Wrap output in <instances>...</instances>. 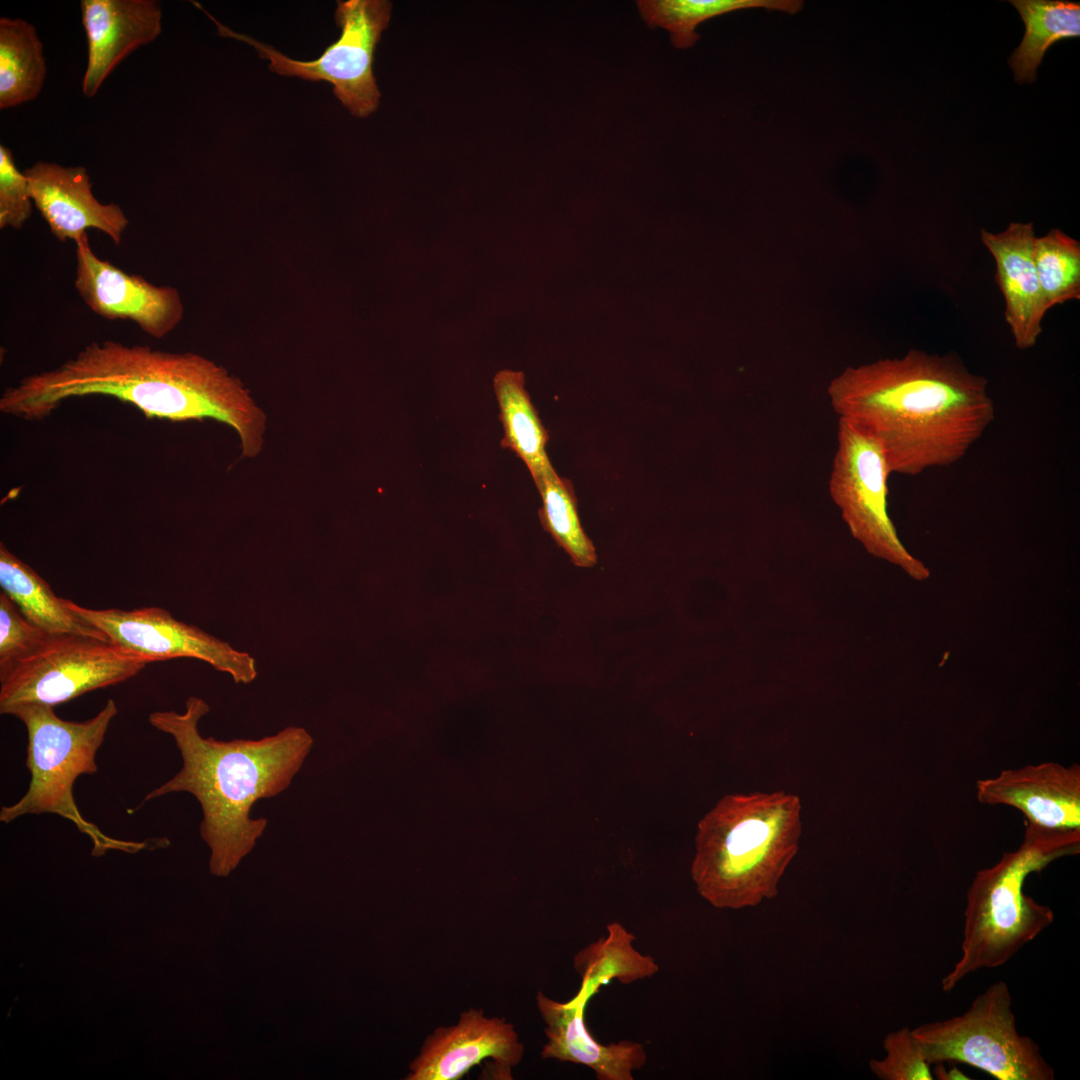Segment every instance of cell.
I'll use <instances>...</instances> for the list:
<instances>
[{"mask_svg":"<svg viewBox=\"0 0 1080 1080\" xmlns=\"http://www.w3.org/2000/svg\"><path fill=\"white\" fill-rule=\"evenodd\" d=\"M209 711L205 700L190 696L183 712L149 714V724L173 738L182 767L147 793L139 807L172 793L193 795L202 810L200 836L210 849V871L227 876L253 850L267 827V819L251 816L252 807L290 786L314 740L298 726L257 740L204 737L199 723Z\"/></svg>","mask_w":1080,"mask_h":1080,"instance_id":"3","label":"cell"},{"mask_svg":"<svg viewBox=\"0 0 1080 1080\" xmlns=\"http://www.w3.org/2000/svg\"><path fill=\"white\" fill-rule=\"evenodd\" d=\"M636 3L647 26L665 29L677 49L695 45L700 38L697 26L710 18L749 8L795 14L804 4L801 0H640Z\"/></svg>","mask_w":1080,"mask_h":1080,"instance_id":"24","label":"cell"},{"mask_svg":"<svg viewBox=\"0 0 1080 1080\" xmlns=\"http://www.w3.org/2000/svg\"><path fill=\"white\" fill-rule=\"evenodd\" d=\"M1036 237L1031 222H1011L998 233L980 231V239L995 262V281L1004 298L1005 321L1020 350L1037 343L1047 313L1033 260Z\"/></svg>","mask_w":1080,"mask_h":1080,"instance_id":"17","label":"cell"},{"mask_svg":"<svg viewBox=\"0 0 1080 1080\" xmlns=\"http://www.w3.org/2000/svg\"><path fill=\"white\" fill-rule=\"evenodd\" d=\"M890 471L880 443L854 423L839 418L829 494L852 536L868 553L924 580L926 566L904 547L888 515Z\"/></svg>","mask_w":1080,"mask_h":1080,"instance_id":"10","label":"cell"},{"mask_svg":"<svg viewBox=\"0 0 1080 1080\" xmlns=\"http://www.w3.org/2000/svg\"><path fill=\"white\" fill-rule=\"evenodd\" d=\"M33 201L24 172H20L11 150L0 145V229L19 230L32 215Z\"/></svg>","mask_w":1080,"mask_h":1080,"instance_id":"28","label":"cell"},{"mask_svg":"<svg viewBox=\"0 0 1080 1080\" xmlns=\"http://www.w3.org/2000/svg\"><path fill=\"white\" fill-rule=\"evenodd\" d=\"M606 930V936L591 942L574 956L573 966L581 982L570 999L572 1003L587 1006L600 988L612 980L631 984L650 978L659 971L652 956L635 949V936L621 923H609Z\"/></svg>","mask_w":1080,"mask_h":1080,"instance_id":"20","label":"cell"},{"mask_svg":"<svg viewBox=\"0 0 1080 1080\" xmlns=\"http://www.w3.org/2000/svg\"><path fill=\"white\" fill-rule=\"evenodd\" d=\"M523 1054L512 1024L470 1009L461 1013L456 1025L439 1027L427 1037L406 1079L457 1080L486 1059L494 1061L501 1079H511V1069Z\"/></svg>","mask_w":1080,"mask_h":1080,"instance_id":"13","label":"cell"},{"mask_svg":"<svg viewBox=\"0 0 1080 1080\" xmlns=\"http://www.w3.org/2000/svg\"><path fill=\"white\" fill-rule=\"evenodd\" d=\"M886 1055L869 1061L870 1071L881 1080H932L931 1065L912 1034L902 1027L888 1033L883 1040Z\"/></svg>","mask_w":1080,"mask_h":1080,"instance_id":"27","label":"cell"},{"mask_svg":"<svg viewBox=\"0 0 1080 1080\" xmlns=\"http://www.w3.org/2000/svg\"><path fill=\"white\" fill-rule=\"evenodd\" d=\"M535 485L542 499L538 514L543 529L550 533L575 565L594 566L596 550L582 529L571 481L560 477L551 467Z\"/></svg>","mask_w":1080,"mask_h":1080,"instance_id":"25","label":"cell"},{"mask_svg":"<svg viewBox=\"0 0 1080 1080\" xmlns=\"http://www.w3.org/2000/svg\"><path fill=\"white\" fill-rule=\"evenodd\" d=\"M935 1065H936V1068L934 1069V1071H932V1073H933V1076H937L938 1079H941V1080L970 1079L963 1072H961L959 1069H957L955 1067L949 1068V1070H947L945 1068V1066H944V1063H936Z\"/></svg>","mask_w":1080,"mask_h":1080,"instance_id":"30","label":"cell"},{"mask_svg":"<svg viewBox=\"0 0 1080 1080\" xmlns=\"http://www.w3.org/2000/svg\"><path fill=\"white\" fill-rule=\"evenodd\" d=\"M75 244L74 287L92 312L108 320H130L158 339L180 323L184 309L176 288L155 285L99 258L88 234Z\"/></svg>","mask_w":1080,"mask_h":1080,"instance_id":"12","label":"cell"},{"mask_svg":"<svg viewBox=\"0 0 1080 1080\" xmlns=\"http://www.w3.org/2000/svg\"><path fill=\"white\" fill-rule=\"evenodd\" d=\"M801 800L785 791L723 796L699 821L690 873L718 909L774 899L802 834Z\"/></svg>","mask_w":1080,"mask_h":1080,"instance_id":"4","label":"cell"},{"mask_svg":"<svg viewBox=\"0 0 1080 1080\" xmlns=\"http://www.w3.org/2000/svg\"><path fill=\"white\" fill-rule=\"evenodd\" d=\"M0 586L20 612L48 635L76 634L109 640L95 626L76 615L67 599L55 595L50 585L29 565L0 544Z\"/></svg>","mask_w":1080,"mask_h":1080,"instance_id":"19","label":"cell"},{"mask_svg":"<svg viewBox=\"0 0 1080 1080\" xmlns=\"http://www.w3.org/2000/svg\"><path fill=\"white\" fill-rule=\"evenodd\" d=\"M96 395L129 403L147 418L226 424L237 433L246 458L256 457L263 448L265 413L223 366L196 353L115 340L91 342L59 366L7 387L0 410L40 420L65 400Z\"/></svg>","mask_w":1080,"mask_h":1080,"instance_id":"1","label":"cell"},{"mask_svg":"<svg viewBox=\"0 0 1080 1080\" xmlns=\"http://www.w3.org/2000/svg\"><path fill=\"white\" fill-rule=\"evenodd\" d=\"M117 713L113 699L85 721L59 718L50 706L27 705L14 709L10 715L18 718L27 732L26 768L30 782L17 802L1 807L0 821L7 824L25 815H58L89 837L94 856L109 850L136 853L147 848L149 842L124 841L102 832L84 818L74 798L73 787L78 777L97 772V752Z\"/></svg>","mask_w":1080,"mask_h":1080,"instance_id":"6","label":"cell"},{"mask_svg":"<svg viewBox=\"0 0 1080 1080\" xmlns=\"http://www.w3.org/2000/svg\"><path fill=\"white\" fill-rule=\"evenodd\" d=\"M47 67L36 27L21 18H0V109L14 108L40 94Z\"/></svg>","mask_w":1080,"mask_h":1080,"instance_id":"22","label":"cell"},{"mask_svg":"<svg viewBox=\"0 0 1080 1080\" xmlns=\"http://www.w3.org/2000/svg\"><path fill=\"white\" fill-rule=\"evenodd\" d=\"M23 172L33 204L57 240L76 242L96 229L120 244L129 219L118 204L94 196L85 167L37 161Z\"/></svg>","mask_w":1080,"mask_h":1080,"instance_id":"14","label":"cell"},{"mask_svg":"<svg viewBox=\"0 0 1080 1080\" xmlns=\"http://www.w3.org/2000/svg\"><path fill=\"white\" fill-rule=\"evenodd\" d=\"M47 636L20 612L7 594L0 592V669L31 652Z\"/></svg>","mask_w":1080,"mask_h":1080,"instance_id":"29","label":"cell"},{"mask_svg":"<svg viewBox=\"0 0 1080 1080\" xmlns=\"http://www.w3.org/2000/svg\"><path fill=\"white\" fill-rule=\"evenodd\" d=\"M336 24L341 29L337 41L311 61L291 59L272 46L240 34L218 22L199 3L201 9L217 26L222 37L234 38L253 46L269 69L280 75L300 77L309 81H327L341 103L357 117H367L379 103L380 92L373 73L374 53L387 28L391 3L385 0L338 1Z\"/></svg>","mask_w":1080,"mask_h":1080,"instance_id":"9","label":"cell"},{"mask_svg":"<svg viewBox=\"0 0 1080 1080\" xmlns=\"http://www.w3.org/2000/svg\"><path fill=\"white\" fill-rule=\"evenodd\" d=\"M927 1062L963 1063L997 1080H1053L1054 1069L1029 1036L1021 1035L1012 996L1000 980L977 995L961 1015L912 1029Z\"/></svg>","mask_w":1080,"mask_h":1080,"instance_id":"7","label":"cell"},{"mask_svg":"<svg viewBox=\"0 0 1080 1080\" xmlns=\"http://www.w3.org/2000/svg\"><path fill=\"white\" fill-rule=\"evenodd\" d=\"M827 393L839 418L880 443L891 474L955 464L995 419L987 379L951 354L912 349L847 367Z\"/></svg>","mask_w":1080,"mask_h":1080,"instance_id":"2","label":"cell"},{"mask_svg":"<svg viewBox=\"0 0 1080 1080\" xmlns=\"http://www.w3.org/2000/svg\"><path fill=\"white\" fill-rule=\"evenodd\" d=\"M67 605L111 642L151 662L194 658L229 674L238 684H249L257 677L256 661L251 654L195 625L175 619L160 607L92 609L69 599Z\"/></svg>","mask_w":1080,"mask_h":1080,"instance_id":"11","label":"cell"},{"mask_svg":"<svg viewBox=\"0 0 1080 1080\" xmlns=\"http://www.w3.org/2000/svg\"><path fill=\"white\" fill-rule=\"evenodd\" d=\"M1079 852L1080 830L1026 823L1017 849L977 871L966 895L961 955L941 981L944 992L978 970L1003 966L1054 922L1050 907L1024 893L1025 880Z\"/></svg>","mask_w":1080,"mask_h":1080,"instance_id":"5","label":"cell"},{"mask_svg":"<svg viewBox=\"0 0 1080 1080\" xmlns=\"http://www.w3.org/2000/svg\"><path fill=\"white\" fill-rule=\"evenodd\" d=\"M524 374L501 370L494 377L504 435L501 446L514 452L527 466L536 484L552 465L547 456L549 435L525 389Z\"/></svg>","mask_w":1080,"mask_h":1080,"instance_id":"21","label":"cell"},{"mask_svg":"<svg viewBox=\"0 0 1080 1080\" xmlns=\"http://www.w3.org/2000/svg\"><path fill=\"white\" fill-rule=\"evenodd\" d=\"M536 1005L546 1025L543 1059L584 1065L594 1071L598 1080H633L634 1072L646 1064L647 1054L641 1043L598 1042L586 1025V1005L570 1000L558 1002L541 992L537 993Z\"/></svg>","mask_w":1080,"mask_h":1080,"instance_id":"18","label":"cell"},{"mask_svg":"<svg viewBox=\"0 0 1080 1080\" xmlns=\"http://www.w3.org/2000/svg\"><path fill=\"white\" fill-rule=\"evenodd\" d=\"M1025 24L1020 45L1008 63L1018 83H1031L1047 49L1055 42L1078 37L1080 5L1069 1L1013 0Z\"/></svg>","mask_w":1080,"mask_h":1080,"instance_id":"23","label":"cell"},{"mask_svg":"<svg viewBox=\"0 0 1080 1080\" xmlns=\"http://www.w3.org/2000/svg\"><path fill=\"white\" fill-rule=\"evenodd\" d=\"M984 805L1020 811L1026 823L1052 830H1080V766L1042 762L1005 769L976 781Z\"/></svg>","mask_w":1080,"mask_h":1080,"instance_id":"15","label":"cell"},{"mask_svg":"<svg viewBox=\"0 0 1080 1080\" xmlns=\"http://www.w3.org/2000/svg\"><path fill=\"white\" fill-rule=\"evenodd\" d=\"M150 663L110 640L48 635L31 652L0 669V713L10 715L27 705L55 707L124 682Z\"/></svg>","mask_w":1080,"mask_h":1080,"instance_id":"8","label":"cell"},{"mask_svg":"<svg viewBox=\"0 0 1080 1080\" xmlns=\"http://www.w3.org/2000/svg\"><path fill=\"white\" fill-rule=\"evenodd\" d=\"M1033 260L1045 307L1080 300V243L1054 228L1036 237Z\"/></svg>","mask_w":1080,"mask_h":1080,"instance_id":"26","label":"cell"},{"mask_svg":"<svg viewBox=\"0 0 1080 1080\" xmlns=\"http://www.w3.org/2000/svg\"><path fill=\"white\" fill-rule=\"evenodd\" d=\"M81 14L88 44L82 92L93 97L128 55L159 36L162 10L157 0H82Z\"/></svg>","mask_w":1080,"mask_h":1080,"instance_id":"16","label":"cell"}]
</instances>
